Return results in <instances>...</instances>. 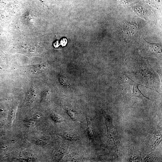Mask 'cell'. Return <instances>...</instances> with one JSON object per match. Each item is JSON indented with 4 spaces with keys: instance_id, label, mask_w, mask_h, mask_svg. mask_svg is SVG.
<instances>
[{
    "instance_id": "cell-9",
    "label": "cell",
    "mask_w": 162,
    "mask_h": 162,
    "mask_svg": "<svg viewBox=\"0 0 162 162\" xmlns=\"http://www.w3.org/2000/svg\"><path fill=\"white\" fill-rule=\"evenodd\" d=\"M36 95L35 90L32 89L30 91L26 99V102L28 105L32 104L35 100Z\"/></svg>"
},
{
    "instance_id": "cell-8",
    "label": "cell",
    "mask_w": 162,
    "mask_h": 162,
    "mask_svg": "<svg viewBox=\"0 0 162 162\" xmlns=\"http://www.w3.org/2000/svg\"><path fill=\"white\" fill-rule=\"evenodd\" d=\"M155 139L154 140V142L151 145L152 149H154L161 142L162 140L161 130L160 129L157 135H156L155 137Z\"/></svg>"
},
{
    "instance_id": "cell-5",
    "label": "cell",
    "mask_w": 162,
    "mask_h": 162,
    "mask_svg": "<svg viewBox=\"0 0 162 162\" xmlns=\"http://www.w3.org/2000/svg\"><path fill=\"white\" fill-rule=\"evenodd\" d=\"M46 67L44 64L30 66L28 69L30 73L37 74L42 71Z\"/></svg>"
},
{
    "instance_id": "cell-13",
    "label": "cell",
    "mask_w": 162,
    "mask_h": 162,
    "mask_svg": "<svg viewBox=\"0 0 162 162\" xmlns=\"http://www.w3.org/2000/svg\"><path fill=\"white\" fill-rule=\"evenodd\" d=\"M50 97V94L49 93H44L42 96V100L44 101H47Z\"/></svg>"
},
{
    "instance_id": "cell-3",
    "label": "cell",
    "mask_w": 162,
    "mask_h": 162,
    "mask_svg": "<svg viewBox=\"0 0 162 162\" xmlns=\"http://www.w3.org/2000/svg\"><path fill=\"white\" fill-rule=\"evenodd\" d=\"M122 29L124 34L130 37H135L139 32V29L136 25L128 23L124 24Z\"/></svg>"
},
{
    "instance_id": "cell-2",
    "label": "cell",
    "mask_w": 162,
    "mask_h": 162,
    "mask_svg": "<svg viewBox=\"0 0 162 162\" xmlns=\"http://www.w3.org/2000/svg\"><path fill=\"white\" fill-rule=\"evenodd\" d=\"M125 76L124 89V93L125 96L130 98L136 97L139 98H145L150 100L149 98L142 93L139 89L138 87L141 85L146 88H149L148 87L136 83L128 76Z\"/></svg>"
},
{
    "instance_id": "cell-14",
    "label": "cell",
    "mask_w": 162,
    "mask_h": 162,
    "mask_svg": "<svg viewBox=\"0 0 162 162\" xmlns=\"http://www.w3.org/2000/svg\"><path fill=\"white\" fill-rule=\"evenodd\" d=\"M39 1L45 5L49 9L47 0H39Z\"/></svg>"
},
{
    "instance_id": "cell-12",
    "label": "cell",
    "mask_w": 162,
    "mask_h": 162,
    "mask_svg": "<svg viewBox=\"0 0 162 162\" xmlns=\"http://www.w3.org/2000/svg\"><path fill=\"white\" fill-rule=\"evenodd\" d=\"M51 117L56 122H61L63 121V119L61 117L55 114H52L51 115Z\"/></svg>"
},
{
    "instance_id": "cell-7",
    "label": "cell",
    "mask_w": 162,
    "mask_h": 162,
    "mask_svg": "<svg viewBox=\"0 0 162 162\" xmlns=\"http://www.w3.org/2000/svg\"><path fill=\"white\" fill-rule=\"evenodd\" d=\"M87 123V134L90 140H93L94 138V133L91 121L88 118H86Z\"/></svg>"
},
{
    "instance_id": "cell-1",
    "label": "cell",
    "mask_w": 162,
    "mask_h": 162,
    "mask_svg": "<svg viewBox=\"0 0 162 162\" xmlns=\"http://www.w3.org/2000/svg\"><path fill=\"white\" fill-rule=\"evenodd\" d=\"M105 122L107 128L108 145L116 152L117 150V144L118 141V132L116 127L113 124L112 118L109 115H104Z\"/></svg>"
},
{
    "instance_id": "cell-10",
    "label": "cell",
    "mask_w": 162,
    "mask_h": 162,
    "mask_svg": "<svg viewBox=\"0 0 162 162\" xmlns=\"http://www.w3.org/2000/svg\"><path fill=\"white\" fill-rule=\"evenodd\" d=\"M66 110L68 115L73 120L76 121L78 120L79 116L75 111L67 108L66 109Z\"/></svg>"
},
{
    "instance_id": "cell-4",
    "label": "cell",
    "mask_w": 162,
    "mask_h": 162,
    "mask_svg": "<svg viewBox=\"0 0 162 162\" xmlns=\"http://www.w3.org/2000/svg\"><path fill=\"white\" fill-rule=\"evenodd\" d=\"M128 152L129 161H143L142 160L141 157V154L140 153V152L135 149L134 148H130Z\"/></svg>"
},
{
    "instance_id": "cell-11",
    "label": "cell",
    "mask_w": 162,
    "mask_h": 162,
    "mask_svg": "<svg viewBox=\"0 0 162 162\" xmlns=\"http://www.w3.org/2000/svg\"><path fill=\"white\" fill-rule=\"evenodd\" d=\"M156 155V153L152 152L148 155L144 159V161H154L155 157Z\"/></svg>"
},
{
    "instance_id": "cell-6",
    "label": "cell",
    "mask_w": 162,
    "mask_h": 162,
    "mask_svg": "<svg viewBox=\"0 0 162 162\" xmlns=\"http://www.w3.org/2000/svg\"><path fill=\"white\" fill-rule=\"evenodd\" d=\"M60 135L64 139L68 140H77L79 139V137L78 135L70 131L64 132Z\"/></svg>"
}]
</instances>
